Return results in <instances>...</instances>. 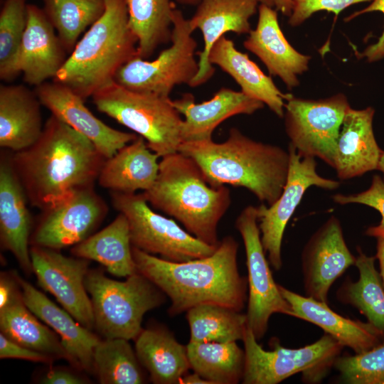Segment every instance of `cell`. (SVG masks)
I'll return each mask as SVG.
<instances>
[{
    "mask_svg": "<svg viewBox=\"0 0 384 384\" xmlns=\"http://www.w3.org/2000/svg\"><path fill=\"white\" fill-rule=\"evenodd\" d=\"M11 159L29 203L43 210L95 186L106 159L87 138L51 114L38 139L11 153Z\"/></svg>",
    "mask_w": 384,
    "mask_h": 384,
    "instance_id": "obj_1",
    "label": "cell"
},
{
    "mask_svg": "<svg viewBox=\"0 0 384 384\" xmlns=\"http://www.w3.org/2000/svg\"><path fill=\"white\" fill-rule=\"evenodd\" d=\"M239 245L224 237L210 256L186 262H171L132 246L139 272L158 287L171 300V316L202 304L223 306L241 311L247 299V279L238 266Z\"/></svg>",
    "mask_w": 384,
    "mask_h": 384,
    "instance_id": "obj_2",
    "label": "cell"
},
{
    "mask_svg": "<svg viewBox=\"0 0 384 384\" xmlns=\"http://www.w3.org/2000/svg\"><path fill=\"white\" fill-rule=\"evenodd\" d=\"M178 151L198 165L212 186L245 188L268 206L279 198L287 181L288 151L255 141L235 127L230 129L223 142H183Z\"/></svg>",
    "mask_w": 384,
    "mask_h": 384,
    "instance_id": "obj_3",
    "label": "cell"
},
{
    "mask_svg": "<svg viewBox=\"0 0 384 384\" xmlns=\"http://www.w3.org/2000/svg\"><path fill=\"white\" fill-rule=\"evenodd\" d=\"M161 158L154 185L142 193L145 199L198 239L218 245V225L231 203L229 188L210 185L198 165L179 151Z\"/></svg>",
    "mask_w": 384,
    "mask_h": 384,
    "instance_id": "obj_4",
    "label": "cell"
},
{
    "mask_svg": "<svg viewBox=\"0 0 384 384\" xmlns=\"http://www.w3.org/2000/svg\"><path fill=\"white\" fill-rule=\"evenodd\" d=\"M105 9L78 41L53 78L83 99L114 82L119 68L137 55L126 0H105Z\"/></svg>",
    "mask_w": 384,
    "mask_h": 384,
    "instance_id": "obj_5",
    "label": "cell"
},
{
    "mask_svg": "<svg viewBox=\"0 0 384 384\" xmlns=\"http://www.w3.org/2000/svg\"><path fill=\"white\" fill-rule=\"evenodd\" d=\"M85 286L92 303L94 329L104 338L135 340L143 330L144 315L166 300V294L138 271L121 282L100 270H89Z\"/></svg>",
    "mask_w": 384,
    "mask_h": 384,
    "instance_id": "obj_6",
    "label": "cell"
},
{
    "mask_svg": "<svg viewBox=\"0 0 384 384\" xmlns=\"http://www.w3.org/2000/svg\"><path fill=\"white\" fill-rule=\"evenodd\" d=\"M92 97L100 112L142 137L160 157L178 151L183 119L170 97L130 90L115 82Z\"/></svg>",
    "mask_w": 384,
    "mask_h": 384,
    "instance_id": "obj_7",
    "label": "cell"
},
{
    "mask_svg": "<svg viewBox=\"0 0 384 384\" xmlns=\"http://www.w3.org/2000/svg\"><path fill=\"white\" fill-rule=\"evenodd\" d=\"M245 351L243 384H277L299 373L306 383H319L333 367L343 346L325 333L314 343L287 348L272 341V351L265 350L247 327L242 339Z\"/></svg>",
    "mask_w": 384,
    "mask_h": 384,
    "instance_id": "obj_8",
    "label": "cell"
},
{
    "mask_svg": "<svg viewBox=\"0 0 384 384\" xmlns=\"http://www.w3.org/2000/svg\"><path fill=\"white\" fill-rule=\"evenodd\" d=\"M193 31L189 19L175 9L170 46L152 60L134 57L119 68L114 82L130 90L166 97L176 85H190L198 71Z\"/></svg>",
    "mask_w": 384,
    "mask_h": 384,
    "instance_id": "obj_9",
    "label": "cell"
},
{
    "mask_svg": "<svg viewBox=\"0 0 384 384\" xmlns=\"http://www.w3.org/2000/svg\"><path fill=\"white\" fill-rule=\"evenodd\" d=\"M111 198L114 208L127 219L132 245L143 252L182 262L210 256L218 246L201 241L154 211L142 193L112 192Z\"/></svg>",
    "mask_w": 384,
    "mask_h": 384,
    "instance_id": "obj_10",
    "label": "cell"
},
{
    "mask_svg": "<svg viewBox=\"0 0 384 384\" xmlns=\"http://www.w3.org/2000/svg\"><path fill=\"white\" fill-rule=\"evenodd\" d=\"M350 107L343 94L317 100L292 96L284 114L289 144L301 156L318 157L334 168L341 127Z\"/></svg>",
    "mask_w": 384,
    "mask_h": 384,
    "instance_id": "obj_11",
    "label": "cell"
},
{
    "mask_svg": "<svg viewBox=\"0 0 384 384\" xmlns=\"http://www.w3.org/2000/svg\"><path fill=\"white\" fill-rule=\"evenodd\" d=\"M236 229L244 242L247 268V327L257 340L268 328L270 316L277 313L291 316L289 304L282 295L265 257L258 225L257 207L247 206L238 216Z\"/></svg>",
    "mask_w": 384,
    "mask_h": 384,
    "instance_id": "obj_12",
    "label": "cell"
},
{
    "mask_svg": "<svg viewBox=\"0 0 384 384\" xmlns=\"http://www.w3.org/2000/svg\"><path fill=\"white\" fill-rule=\"evenodd\" d=\"M95 186L76 190L41 210L30 245L60 250L73 246L95 233L108 212Z\"/></svg>",
    "mask_w": 384,
    "mask_h": 384,
    "instance_id": "obj_13",
    "label": "cell"
},
{
    "mask_svg": "<svg viewBox=\"0 0 384 384\" xmlns=\"http://www.w3.org/2000/svg\"><path fill=\"white\" fill-rule=\"evenodd\" d=\"M289 165L287 181L279 198L271 206H257L258 225L261 242L272 267L279 270L282 265V243L285 228L306 191L314 186L334 190L339 181L321 176L316 172L313 156H301L289 144Z\"/></svg>",
    "mask_w": 384,
    "mask_h": 384,
    "instance_id": "obj_14",
    "label": "cell"
},
{
    "mask_svg": "<svg viewBox=\"0 0 384 384\" xmlns=\"http://www.w3.org/2000/svg\"><path fill=\"white\" fill-rule=\"evenodd\" d=\"M30 255L38 284L53 295L78 322L92 331V306L85 286L90 260L36 245H31Z\"/></svg>",
    "mask_w": 384,
    "mask_h": 384,
    "instance_id": "obj_15",
    "label": "cell"
},
{
    "mask_svg": "<svg viewBox=\"0 0 384 384\" xmlns=\"http://www.w3.org/2000/svg\"><path fill=\"white\" fill-rule=\"evenodd\" d=\"M356 257L349 250L340 220L331 215L309 239L302 252V271L306 296L327 303L333 283Z\"/></svg>",
    "mask_w": 384,
    "mask_h": 384,
    "instance_id": "obj_16",
    "label": "cell"
},
{
    "mask_svg": "<svg viewBox=\"0 0 384 384\" xmlns=\"http://www.w3.org/2000/svg\"><path fill=\"white\" fill-rule=\"evenodd\" d=\"M34 91L51 114L87 138L105 159L138 137L107 125L85 106V99L65 85L45 82Z\"/></svg>",
    "mask_w": 384,
    "mask_h": 384,
    "instance_id": "obj_17",
    "label": "cell"
},
{
    "mask_svg": "<svg viewBox=\"0 0 384 384\" xmlns=\"http://www.w3.org/2000/svg\"><path fill=\"white\" fill-rule=\"evenodd\" d=\"M21 182L13 166L11 153L0 158V242L15 257L22 270L33 272L30 239L33 220Z\"/></svg>",
    "mask_w": 384,
    "mask_h": 384,
    "instance_id": "obj_18",
    "label": "cell"
},
{
    "mask_svg": "<svg viewBox=\"0 0 384 384\" xmlns=\"http://www.w3.org/2000/svg\"><path fill=\"white\" fill-rule=\"evenodd\" d=\"M259 0H201L193 17L189 19L195 31H201L204 46L198 53V71L189 86H200L214 74L209 62L213 45L225 33H249L250 18L256 13Z\"/></svg>",
    "mask_w": 384,
    "mask_h": 384,
    "instance_id": "obj_19",
    "label": "cell"
},
{
    "mask_svg": "<svg viewBox=\"0 0 384 384\" xmlns=\"http://www.w3.org/2000/svg\"><path fill=\"white\" fill-rule=\"evenodd\" d=\"M65 53L43 9L28 4L27 23L16 61L24 81L36 87L54 78L67 59Z\"/></svg>",
    "mask_w": 384,
    "mask_h": 384,
    "instance_id": "obj_20",
    "label": "cell"
},
{
    "mask_svg": "<svg viewBox=\"0 0 384 384\" xmlns=\"http://www.w3.org/2000/svg\"><path fill=\"white\" fill-rule=\"evenodd\" d=\"M255 30L244 41V47L257 55L270 75L279 77L289 89L299 85L298 75L308 70L311 57L295 50L280 28L277 10L260 3Z\"/></svg>",
    "mask_w": 384,
    "mask_h": 384,
    "instance_id": "obj_21",
    "label": "cell"
},
{
    "mask_svg": "<svg viewBox=\"0 0 384 384\" xmlns=\"http://www.w3.org/2000/svg\"><path fill=\"white\" fill-rule=\"evenodd\" d=\"M23 302L38 319L60 336L68 353L70 363L77 370L94 374L93 353L101 340L92 330L78 322L29 282L14 273Z\"/></svg>",
    "mask_w": 384,
    "mask_h": 384,
    "instance_id": "obj_22",
    "label": "cell"
},
{
    "mask_svg": "<svg viewBox=\"0 0 384 384\" xmlns=\"http://www.w3.org/2000/svg\"><path fill=\"white\" fill-rule=\"evenodd\" d=\"M171 102L179 114L184 116L181 128L182 142L212 139L213 131L225 119L237 114H251L264 106L260 100L241 91L226 87L201 103H196L190 93Z\"/></svg>",
    "mask_w": 384,
    "mask_h": 384,
    "instance_id": "obj_23",
    "label": "cell"
},
{
    "mask_svg": "<svg viewBox=\"0 0 384 384\" xmlns=\"http://www.w3.org/2000/svg\"><path fill=\"white\" fill-rule=\"evenodd\" d=\"M279 289L291 306V316L319 326L355 353L368 351L384 340L380 331L369 322L343 317L331 310L327 303L300 295L279 284Z\"/></svg>",
    "mask_w": 384,
    "mask_h": 384,
    "instance_id": "obj_24",
    "label": "cell"
},
{
    "mask_svg": "<svg viewBox=\"0 0 384 384\" xmlns=\"http://www.w3.org/2000/svg\"><path fill=\"white\" fill-rule=\"evenodd\" d=\"M371 107L347 111L337 141L334 169L341 180L376 170L382 150L375 138Z\"/></svg>",
    "mask_w": 384,
    "mask_h": 384,
    "instance_id": "obj_25",
    "label": "cell"
},
{
    "mask_svg": "<svg viewBox=\"0 0 384 384\" xmlns=\"http://www.w3.org/2000/svg\"><path fill=\"white\" fill-rule=\"evenodd\" d=\"M35 91L22 85L0 86V146L16 152L33 145L44 124Z\"/></svg>",
    "mask_w": 384,
    "mask_h": 384,
    "instance_id": "obj_26",
    "label": "cell"
},
{
    "mask_svg": "<svg viewBox=\"0 0 384 384\" xmlns=\"http://www.w3.org/2000/svg\"><path fill=\"white\" fill-rule=\"evenodd\" d=\"M209 62L231 76L244 94L266 105L279 117H284V100L292 95L282 92L246 53L236 49L232 40L224 36L216 41Z\"/></svg>",
    "mask_w": 384,
    "mask_h": 384,
    "instance_id": "obj_27",
    "label": "cell"
},
{
    "mask_svg": "<svg viewBox=\"0 0 384 384\" xmlns=\"http://www.w3.org/2000/svg\"><path fill=\"white\" fill-rule=\"evenodd\" d=\"M160 156L139 136L106 159L99 174L98 183L111 192L134 193L149 189L159 171Z\"/></svg>",
    "mask_w": 384,
    "mask_h": 384,
    "instance_id": "obj_28",
    "label": "cell"
},
{
    "mask_svg": "<svg viewBox=\"0 0 384 384\" xmlns=\"http://www.w3.org/2000/svg\"><path fill=\"white\" fill-rule=\"evenodd\" d=\"M135 341L137 358L155 384H178L191 369L186 346L162 326L143 329Z\"/></svg>",
    "mask_w": 384,
    "mask_h": 384,
    "instance_id": "obj_29",
    "label": "cell"
},
{
    "mask_svg": "<svg viewBox=\"0 0 384 384\" xmlns=\"http://www.w3.org/2000/svg\"><path fill=\"white\" fill-rule=\"evenodd\" d=\"M70 252L75 257L100 263L117 277H127L137 272L129 223L122 213L105 228L73 245Z\"/></svg>",
    "mask_w": 384,
    "mask_h": 384,
    "instance_id": "obj_30",
    "label": "cell"
},
{
    "mask_svg": "<svg viewBox=\"0 0 384 384\" xmlns=\"http://www.w3.org/2000/svg\"><path fill=\"white\" fill-rule=\"evenodd\" d=\"M23 302L20 287L9 302L0 308V331L21 346L55 359L70 358L60 339L41 324Z\"/></svg>",
    "mask_w": 384,
    "mask_h": 384,
    "instance_id": "obj_31",
    "label": "cell"
},
{
    "mask_svg": "<svg viewBox=\"0 0 384 384\" xmlns=\"http://www.w3.org/2000/svg\"><path fill=\"white\" fill-rule=\"evenodd\" d=\"M355 265L359 278L356 282L348 279L336 292L341 303L350 304L363 314L370 324L384 337V287L375 267V256H368L357 247Z\"/></svg>",
    "mask_w": 384,
    "mask_h": 384,
    "instance_id": "obj_32",
    "label": "cell"
},
{
    "mask_svg": "<svg viewBox=\"0 0 384 384\" xmlns=\"http://www.w3.org/2000/svg\"><path fill=\"white\" fill-rule=\"evenodd\" d=\"M129 24L137 38V55L147 59L171 42L174 6L171 0H126Z\"/></svg>",
    "mask_w": 384,
    "mask_h": 384,
    "instance_id": "obj_33",
    "label": "cell"
},
{
    "mask_svg": "<svg viewBox=\"0 0 384 384\" xmlns=\"http://www.w3.org/2000/svg\"><path fill=\"white\" fill-rule=\"evenodd\" d=\"M186 348L191 368L210 384L242 381L245 351L236 341L188 342Z\"/></svg>",
    "mask_w": 384,
    "mask_h": 384,
    "instance_id": "obj_34",
    "label": "cell"
},
{
    "mask_svg": "<svg viewBox=\"0 0 384 384\" xmlns=\"http://www.w3.org/2000/svg\"><path fill=\"white\" fill-rule=\"evenodd\" d=\"M189 342H232L243 339L246 314L223 306L202 304L186 311Z\"/></svg>",
    "mask_w": 384,
    "mask_h": 384,
    "instance_id": "obj_35",
    "label": "cell"
},
{
    "mask_svg": "<svg viewBox=\"0 0 384 384\" xmlns=\"http://www.w3.org/2000/svg\"><path fill=\"white\" fill-rule=\"evenodd\" d=\"M142 367L129 340L104 338L95 348L94 374L102 384L144 383Z\"/></svg>",
    "mask_w": 384,
    "mask_h": 384,
    "instance_id": "obj_36",
    "label": "cell"
},
{
    "mask_svg": "<svg viewBox=\"0 0 384 384\" xmlns=\"http://www.w3.org/2000/svg\"><path fill=\"white\" fill-rule=\"evenodd\" d=\"M43 11L66 52L80 36L103 14L105 0H43Z\"/></svg>",
    "mask_w": 384,
    "mask_h": 384,
    "instance_id": "obj_37",
    "label": "cell"
},
{
    "mask_svg": "<svg viewBox=\"0 0 384 384\" xmlns=\"http://www.w3.org/2000/svg\"><path fill=\"white\" fill-rule=\"evenodd\" d=\"M26 0H4L0 13V78L11 80L19 73L18 50L27 23Z\"/></svg>",
    "mask_w": 384,
    "mask_h": 384,
    "instance_id": "obj_38",
    "label": "cell"
},
{
    "mask_svg": "<svg viewBox=\"0 0 384 384\" xmlns=\"http://www.w3.org/2000/svg\"><path fill=\"white\" fill-rule=\"evenodd\" d=\"M333 367L347 384H384V340L361 353L338 356Z\"/></svg>",
    "mask_w": 384,
    "mask_h": 384,
    "instance_id": "obj_39",
    "label": "cell"
},
{
    "mask_svg": "<svg viewBox=\"0 0 384 384\" xmlns=\"http://www.w3.org/2000/svg\"><path fill=\"white\" fill-rule=\"evenodd\" d=\"M334 202L341 205L358 203L377 210L381 215L380 223L368 228L365 234L375 238L384 237V180L378 175L373 177L370 186L358 193L336 194L332 197Z\"/></svg>",
    "mask_w": 384,
    "mask_h": 384,
    "instance_id": "obj_40",
    "label": "cell"
},
{
    "mask_svg": "<svg viewBox=\"0 0 384 384\" xmlns=\"http://www.w3.org/2000/svg\"><path fill=\"white\" fill-rule=\"evenodd\" d=\"M373 0H292V10L289 23L297 26L304 23L312 14L320 11H326L338 15L347 7Z\"/></svg>",
    "mask_w": 384,
    "mask_h": 384,
    "instance_id": "obj_41",
    "label": "cell"
},
{
    "mask_svg": "<svg viewBox=\"0 0 384 384\" xmlns=\"http://www.w3.org/2000/svg\"><path fill=\"white\" fill-rule=\"evenodd\" d=\"M0 358L23 359L52 364L55 359L45 353L15 343L0 333Z\"/></svg>",
    "mask_w": 384,
    "mask_h": 384,
    "instance_id": "obj_42",
    "label": "cell"
},
{
    "mask_svg": "<svg viewBox=\"0 0 384 384\" xmlns=\"http://www.w3.org/2000/svg\"><path fill=\"white\" fill-rule=\"evenodd\" d=\"M373 11H380L384 14V0H373L369 6L353 13L346 18V21L352 20L358 16ZM361 55L366 57L368 62H374L384 58V28L378 41L367 47Z\"/></svg>",
    "mask_w": 384,
    "mask_h": 384,
    "instance_id": "obj_43",
    "label": "cell"
},
{
    "mask_svg": "<svg viewBox=\"0 0 384 384\" xmlns=\"http://www.w3.org/2000/svg\"><path fill=\"white\" fill-rule=\"evenodd\" d=\"M43 384H85L89 380L77 372L63 367L50 368L39 379Z\"/></svg>",
    "mask_w": 384,
    "mask_h": 384,
    "instance_id": "obj_44",
    "label": "cell"
},
{
    "mask_svg": "<svg viewBox=\"0 0 384 384\" xmlns=\"http://www.w3.org/2000/svg\"><path fill=\"white\" fill-rule=\"evenodd\" d=\"M380 265V275L384 287V237L377 238V252L375 255Z\"/></svg>",
    "mask_w": 384,
    "mask_h": 384,
    "instance_id": "obj_45",
    "label": "cell"
},
{
    "mask_svg": "<svg viewBox=\"0 0 384 384\" xmlns=\"http://www.w3.org/2000/svg\"><path fill=\"white\" fill-rule=\"evenodd\" d=\"M181 384H210L209 381L193 372L186 373L181 379Z\"/></svg>",
    "mask_w": 384,
    "mask_h": 384,
    "instance_id": "obj_46",
    "label": "cell"
},
{
    "mask_svg": "<svg viewBox=\"0 0 384 384\" xmlns=\"http://www.w3.org/2000/svg\"><path fill=\"white\" fill-rule=\"evenodd\" d=\"M277 11L286 16H290L292 10V0H273Z\"/></svg>",
    "mask_w": 384,
    "mask_h": 384,
    "instance_id": "obj_47",
    "label": "cell"
},
{
    "mask_svg": "<svg viewBox=\"0 0 384 384\" xmlns=\"http://www.w3.org/2000/svg\"><path fill=\"white\" fill-rule=\"evenodd\" d=\"M182 3L185 4H194L198 1H201V0H178ZM260 3L266 4L270 6H274V1L273 0H259Z\"/></svg>",
    "mask_w": 384,
    "mask_h": 384,
    "instance_id": "obj_48",
    "label": "cell"
},
{
    "mask_svg": "<svg viewBox=\"0 0 384 384\" xmlns=\"http://www.w3.org/2000/svg\"><path fill=\"white\" fill-rule=\"evenodd\" d=\"M377 170H379L380 172H382L384 176V151H383L381 153Z\"/></svg>",
    "mask_w": 384,
    "mask_h": 384,
    "instance_id": "obj_49",
    "label": "cell"
}]
</instances>
